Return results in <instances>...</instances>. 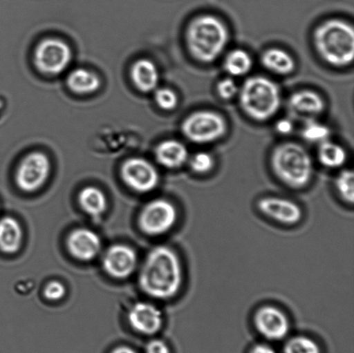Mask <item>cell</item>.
Listing matches in <instances>:
<instances>
[{
    "label": "cell",
    "mask_w": 354,
    "mask_h": 353,
    "mask_svg": "<svg viewBox=\"0 0 354 353\" xmlns=\"http://www.w3.org/2000/svg\"><path fill=\"white\" fill-rule=\"evenodd\" d=\"M252 323L257 332L268 341H282L290 330V321L287 314L279 307L270 304L259 307L255 311Z\"/></svg>",
    "instance_id": "ba28073f"
},
{
    "label": "cell",
    "mask_w": 354,
    "mask_h": 353,
    "mask_svg": "<svg viewBox=\"0 0 354 353\" xmlns=\"http://www.w3.org/2000/svg\"><path fill=\"white\" fill-rule=\"evenodd\" d=\"M225 70L232 76L248 75L252 68L251 55L243 50H234L227 55L224 61Z\"/></svg>",
    "instance_id": "cb8c5ba5"
},
{
    "label": "cell",
    "mask_w": 354,
    "mask_h": 353,
    "mask_svg": "<svg viewBox=\"0 0 354 353\" xmlns=\"http://www.w3.org/2000/svg\"><path fill=\"white\" fill-rule=\"evenodd\" d=\"M270 168L284 186L292 189L306 188L314 175V164L306 149L292 142L281 144L270 155Z\"/></svg>",
    "instance_id": "3957f363"
},
{
    "label": "cell",
    "mask_w": 354,
    "mask_h": 353,
    "mask_svg": "<svg viewBox=\"0 0 354 353\" xmlns=\"http://www.w3.org/2000/svg\"><path fill=\"white\" fill-rule=\"evenodd\" d=\"M239 105L246 115L266 121L276 115L281 106V93L275 82L263 76L250 77L239 89Z\"/></svg>",
    "instance_id": "5b68a950"
},
{
    "label": "cell",
    "mask_w": 354,
    "mask_h": 353,
    "mask_svg": "<svg viewBox=\"0 0 354 353\" xmlns=\"http://www.w3.org/2000/svg\"><path fill=\"white\" fill-rule=\"evenodd\" d=\"M290 112L298 117H313L320 115L325 109V102L320 95L312 90H301L290 97Z\"/></svg>",
    "instance_id": "2e32d148"
},
{
    "label": "cell",
    "mask_w": 354,
    "mask_h": 353,
    "mask_svg": "<svg viewBox=\"0 0 354 353\" xmlns=\"http://www.w3.org/2000/svg\"><path fill=\"white\" fill-rule=\"evenodd\" d=\"M183 283V264L176 251L165 245L152 249L142 266L141 289L155 299L169 300L180 292Z\"/></svg>",
    "instance_id": "6da1fadb"
},
{
    "label": "cell",
    "mask_w": 354,
    "mask_h": 353,
    "mask_svg": "<svg viewBox=\"0 0 354 353\" xmlns=\"http://www.w3.org/2000/svg\"><path fill=\"white\" fill-rule=\"evenodd\" d=\"M178 220V211L171 200L157 199L151 200L141 211L140 229L150 236H161L169 233Z\"/></svg>",
    "instance_id": "52a82bcc"
},
{
    "label": "cell",
    "mask_w": 354,
    "mask_h": 353,
    "mask_svg": "<svg viewBox=\"0 0 354 353\" xmlns=\"http://www.w3.org/2000/svg\"><path fill=\"white\" fill-rule=\"evenodd\" d=\"M294 126L290 120L283 119L277 121L276 130L277 133L282 135H289L292 133Z\"/></svg>",
    "instance_id": "d6a6232c"
},
{
    "label": "cell",
    "mask_w": 354,
    "mask_h": 353,
    "mask_svg": "<svg viewBox=\"0 0 354 353\" xmlns=\"http://www.w3.org/2000/svg\"><path fill=\"white\" fill-rule=\"evenodd\" d=\"M319 162L325 167L338 169L342 167L346 162V152L341 145L333 142H322L318 150Z\"/></svg>",
    "instance_id": "7402d4cb"
},
{
    "label": "cell",
    "mask_w": 354,
    "mask_h": 353,
    "mask_svg": "<svg viewBox=\"0 0 354 353\" xmlns=\"http://www.w3.org/2000/svg\"><path fill=\"white\" fill-rule=\"evenodd\" d=\"M66 293L64 285L59 282H50L45 286L44 295L48 300H57L62 298Z\"/></svg>",
    "instance_id": "4dcf8cb0"
},
{
    "label": "cell",
    "mask_w": 354,
    "mask_h": 353,
    "mask_svg": "<svg viewBox=\"0 0 354 353\" xmlns=\"http://www.w3.org/2000/svg\"><path fill=\"white\" fill-rule=\"evenodd\" d=\"M23 240V230L20 224L12 217L0 220V251L7 254L19 250Z\"/></svg>",
    "instance_id": "ac0fdd59"
},
{
    "label": "cell",
    "mask_w": 354,
    "mask_h": 353,
    "mask_svg": "<svg viewBox=\"0 0 354 353\" xmlns=\"http://www.w3.org/2000/svg\"><path fill=\"white\" fill-rule=\"evenodd\" d=\"M261 64L274 74L290 75L296 68V62L289 53L281 48H272L261 55Z\"/></svg>",
    "instance_id": "ffe728a7"
},
{
    "label": "cell",
    "mask_w": 354,
    "mask_h": 353,
    "mask_svg": "<svg viewBox=\"0 0 354 353\" xmlns=\"http://www.w3.org/2000/svg\"><path fill=\"white\" fill-rule=\"evenodd\" d=\"M68 86L72 91L78 93H90L99 88L100 82L98 76L86 69H76L68 75Z\"/></svg>",
    "instance_id": "603a6c76"
},
{
    "label": "cell",
    "mask_w": 354,
    "mask_h": 353,
    "mask_svg": "<svg viewBox=\"0 0 354 353\" xmlns=\"http://www.w3.org/2000/svg\"><path fill=\"white\" fill-rule=\"evenodd\" d=\"M189 167L198 175L207 174L214 167L213 155L205 151L198 152L189 159Z\"/></svg>",
    "instance_id": "83f0119b"
},
{
    "label": "cell",
    "mask_w": 354,
    "mask_h": 353,
    "mask_svg": "<svg viewBox=\"0 0 354 353\" xmlns=\"http://www.w3.org/2000/svg\"><path fill=\"white\" fill-rule=\"evenodd\" d=\"M227 131L223 117L213 111H198L191 113L182 124L183 134L194 144H209L220 140Z\"/></svg>",
    "instance_id": "8992f818"
},
{
    "label": "cell",
    "mask_w": 354,
    "mask_h": 353,
    "mask_svg": "<svg viewBox=\"0 0 354 353\" xmlns=\"http://www.w3.org/2000/svg\"><path fill=\"white\" fill-rule=\"evenodd\" d=\"M315 50L326 62L335 67L351 64L354 58V30L344 20L322 23L314 33Z\"/></svg>",
    "instance_id": "277c9868"
},
{
    "label": "cell",
    "mask_w": 354,
    "mask_h": 353,
    "mask_svg": "<svg viewBox=\"0 0 354 353\" xmlns=\"http://www.w3.org/2000/svg\"><path fill=\"white\" fill-rule=\"evenodd\" d=\"M71 48L61 40H44L38 44L35 52L37 67L45 74H60L71 64Z\"/></svg>",
    "instance_id": "30bf717a"
},
{
    "label": "cell",
    "mask_w": 354,
    "mask_h": 353,
    "mask_svg": "<svg viewBox=\"0 0 354 353\" xmlns=\"http://www.w3.org/2000/svg\"><path fill=\"white\" fill-rule=\"evenodd\" d=\"M124 183L138 193H149L157 188L159 174L150 162L143 158H131L121 169Z\"/></svg>",
    "instance_id": "8fae6325"
},
{
    "label": "cell",
    "mask_w": 354,
    "mask_h": 353,
    "mask_svg": "<svg viewBox=\"0 0 354 353\" xmlns=\"http://www.w3.org/2000/svg\"><path fill=\"white\" fill-rule=\"evenodd\" d=\"M147 353H171L165 342L160 340H154L148 344Z\"/></svg>",
    "instance_id": "1f68e13d"
},
{
    "label": "cell",
    "mask_w": 354,
    "mask_h": 353,
    "mask_svg": "<svg viewBox=\"0 0 354 353\" xmlns=\"http://www.w3.org/2000/svg\"><path fill=\"white\" fill-rule=\"evenodd\" d=\"M128 320L135 331L142 334L152 335L161 330L162 314L153 304L140 303L131 309Z\"/></svg>",
    "instance_id": "5bb4252c"
},
{
    "label": "cell",
    "mask_w": 354,
    "mask_h": 353,
    "mask_svg": "<svg viewBox=\"0 0 354 353\" xmlns=\"http://www.w3.org/2000/svg\"><path fill=\"white\" fill-rule=\"evenodd\" d=\"M250 353H276V352L268 345L259 344L254 345Z\"/></svg>",
    "instance_id": "836d02e7"
},
{
    "label": "cell",
    "mask_w": 354,
    "mask_h": 353,
    "mask_svg": "<svg viewBox=\"0 0 354 353\" xmlns=\"http://www.w3.org/2000/svg\"><path fill=\"white\" fill-rule=\"evenodd\" d=\"M335 189L343 202L353 204L354 200V174L351 169H344L335 179Z\"/></svg>",
    "instance_id": "d4e9b609"
},
{
    "label": "cell",
    "mask_w": 354,
    "mask_h": 353,
    "mask_svg": "<svg viewBox=\"0 0 354 353\" xmlns=\"http://www.w3.org/2000/svg\"><path fill=\"white\" fill-rule=\"evenodd\" d=\"M217 93L221 99L228 100L234 98L239 93L238 86L236 85L234 79L225 78L221 79L217 85Z\"/></svg>",
    "instance_id": "f546056e"
},
{
    "label": "cell",
    "mask_w": 354,
    "mask_h": 353,
    "mask_svg": "<svg viewBox=\"0 0 354 353\" xmlns=\"http://www.w3.org/2000/svg\"><path fill=\"white\" fill-rule=\"evenodd\" d=\"M156 158L162 166L168 169L183 167L189 161V151L177 140H166L156 149Z\"/></svg>",
    "instance_id": "e0dca14e"
},
{
    "label": "cell",
    "mask_w": 354,
    "mask_h": 353,
    "mask_svg": "<svg viewBox=\"0 0 354 353\" xmlns=\"http://www.w3.org/2000/svg\"><path fill=\"white\" fill-rule=\"evenodd\" d=\"M257 207L263 216L286 226L301 222L304 211L293 200L277 196H266L259 200Z\"/></svg>",
    "instance_id": "7c38bea8"
},
{
    "label": "cell",
    "mask_w": 354,
    "mask_h": 353,
    "mask_svg": "<svg viewBox=\"0 0 354 353\" xmlns=\"http://www.w3.org/2000/svg\"><path fill=\"white\" fill-rule=\"evenodd\" d=\"M67 247L73 257L81 261H90L98 255L102 242L95 231L80 228L69 234Z\"/></svg>",
    "instance_id": "9a60e30c"
},
{
    "label": "cell",
    "mask_w": 354,
    "mask_h": 353,
    "mask_svg": "<svg viewBox=\"0 0 354 353\" xmlns=\"http://www.w3.org/2000/svg\"><path fill=\"white\" fill-rule=\"evenodd\" d=\"M137 263L136 252L124 245L110 247L103 258L104 269L107 274L118 279L127 278L133 274Z\"/></svg>",
    "instance_id": "4fadbf2b"
},
{
    "label": "cell",
    "mask_w": 354,
    "mask_h": 353,
    "mask_svg": "<svg viewBox=\"0 0 354 353\" xmlns=\"http://www.w3.org/2000/svg\"><path fill=\"white\" fill-rule=\"evenodd\" d=\"M303 137L305 140L311 143H322L327 141L330 135V130L325 124L315 120H308L303 129Z\"/></svg>",
    "instance_id": "4316f807"
},
{
    "label": "cell",
    "mask_w": 354,
    "mask_h": 353,
    "mask_svg": "<svg viewBox=\"0 0 354 353\" xmlns=\"http://www.w3.org/2000/svg\"><path fill=\"white\" fill-rule=\"evenodd\" d=\"M79 203L86 213L99 217L105 212L106 199L102 190L95 187H88L79 193Z\"/></svg>",
    "instance_id": "44dd1931"
},
{
    "label": "cell",
    "mask_w": 354,
    "mask_h": 353,
    "mask_svg": "<svg viewBox=\"0 0 354 353\" xmlns=\"http://www.w3.org/2000/svg\"><path fill=\"white\" fill-rule=\"evenodd\" d=\"M155 100L160 108L166 111L175 109L178 104L176 93L172 89L162 88L156 91Z\"/></svg>",
    "instance_id": "f1b7e54d"
},
{
    "label": "cell",
    "mask_w": 354,
    "mask_h": 353,
    "mask_svg": "<svg viewBox=\"0 0 354 353\" xmlns=\"http://www.w3.org/2000/svg\"><path fill=\"white\" fill-rule=\"evenodd\" d=\"M131 78L134 84L142 92L153 91L158 85L159 72L153 62L142 59L133 65L131 69Z\"/></svg>",
    "instance_id": "d6986e66"
},
{
    "label": "cell",
    "mask_w": 354,
    "mask_h": 353,
    "mask_svg": "<svg viewBox=\"0 0 354 353\" xmlns=\"http://www.w3.org/2000/svg\"><path fill=\"white\" fill-rule=\"evenodd\" d=\"M112 353H137L133 349L127 347H118Z\"/></svg>",
    "instance_id": "e575fe53"
},
{
    "label": "cell",
    "mask_w": 354,
    "mask_h": 353,
    "mask_svg": "<svg viewBox=\"0 0 354 353\" xmlns=\"http://www.w3.org/2000/svg\"><path fill=\"white\" fill-rule=\"evenodd\" d=\"M284 353H321L320 347L311 338L298 335L290 338L283 348Z\"/></svg>",
    "instance_id": "484cf974"
},
{
    "label": "cell",
    "mask_w": 354,
    "mask_h": 353,
    "mask_svg": "<svg viewBox=\"0 0 354 353\" xmlns=\"http://www.w3.org/2000/svg\"><path fill=\"white\" fill-rule=\"evenodd\" d=\"M50 172V162L47 155L33 152L24 159L17 169V185L24 192H35L47 181Z\"/></svg>",
    "instance_id": "9c48e42d"
},
{
    "label": "cell",
    "mask_w": 354,
    "mask_h": 353,
    "mask_svg": "<svg viewBox=\"0 0 354 353\" xmlns=\"http://www.w3.org/2000/svg\"><path fill=\"white\" fill-rule=\"evenodd\" d=\"M229 41L227 27L213 15L191 21L186 30L187 50L196 61L211 64L223 53Z\"/></svg>",
    "instance_id": "7a4b0ae2"
}]
</instances>
